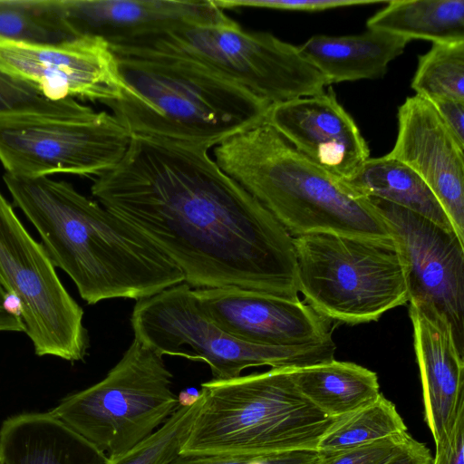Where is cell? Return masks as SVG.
Returning <instances> with one entry per match:
<instances>
[{
    "label": "cell",
    "mask_w": 464,
    "mask_h": 464,
    "mask_svg": "<svg viewBox=\"0 0 464 464\" xmlns=\"http://www.w3.org/2000/svg\"><path fill=\"white\" fill-rule=\"evenodd\" d=\"M432 459L429 448L411 437L403 448L385 464H432Z\"/></svg>",
    "instance_id": "obj_35"
},
{
    "label": "cell",
    "mask_w": 464,
    "mask_h": 464,
    "mask_svg": "<svg viewBox=\"0 0 464 464\" xmlns=\"http://www.w3.org/2000/svg\"><path fill=\"white\" fill-rule=\"evenodd\" d=\"M435 445L432 464H464V412L459 416L453 428Z\"/></svg>",
    "instance_id": "obj_31"
},
{
    "label": "cell",
    "mask_w": 464,
    "mask_h": 464,
    "mask_svg": "<svg viewBox=\"0 0 464 464\" xmlns=\"http://www.w3.org/2000/svg\"><path fill=\"white\" fill-rule=\"evenodd\" d=\"M131 135L107 111L89 117L0 120V162L6 173L99 176L123 157Z\"/></svg>",
    "instance_id": "obj_11"
},
{
    "label": "cell",
    "mask_w": 464,
    "mask_h": 464,
    "mask_svg": "<svg viewBox=\"0 0 464 464\" xmlns=\"http://www.w3.org/2000/svg\"><path fill=\"white\" fill-rule=\"evenodd\" d=\"M0 464H2V462L0 461Z\"/></svg>",
    "instance_id": "obj_36"
},
{
    "label": "cell",
    "mask_w": 464,
    "mask_h": 464,
    "mask_svg": "<svg viewBox=\"0 0 464 464\" xmlns=\"http://www.w3.org/2000/svg\"><path fill=\"white\" fill-rule=\"evenodd\" d=\"M291 369L201 383L203 403L180 454L260 458L317 451L335 419L300 392Z\"/></svg>",
    "instance_id": "obj_5"
},
{
    "label": "cell",
    "mask_w": 464,
    "mask_h": 464,
    "mask_svg": "<svg viewBox=\"0 0 464 464\" xmlns=\"http://www.w3.org/2000/svg\"><path fill=\"white\" fill-rule=\"evenodd\" d=\"M364 198L384 219L395 240L409 302L444 315L464 354V242L454 231L423 216L375 197Z\"/></svg>",
    "instance_id": "obj_12"
},
{
    "label": "cell",
    "mask_w": 464,
    "mask_h": 464,
    "mask_svg": "<svg viewBox=\"0 0 464 464\" xmlns=\"http://www.w3.org/2000/svg\"><path fill=\"white\" fill-rule=\"evenodd\" d=\"M414 347L422 385L424 420L434 442L464 412V354L447 318L432 307L410 303Z\"/></svg>",
    "instance_id": "obj_18"
},
{
    "label": "cell",
    "mask_w": 464,
    "mask_h": 464,
    "mask_svg": "<svg viewBox=\"0 0 464 464\" xmlns=\"http://www.w3.org/2000/svg\"><path fill=\"white\" fill-rule=\"evenodd\" d=\"M72 39L57 0H0V40L56 44Z\"/></svg>",
    "instance_id": "obj_25"
},
{
    "label": "cell",
    "mask_w": 464,
    "mask_h": 464,
    "mask_svg": "<svg viewBox=\"0 0 464 464\" xmlns=\"http://www.w3.org/2000/svg\"><path fill=\"white\" fill-rule=\"evenodd\" d=\"M74 99H52L33 83L0 69V120L30 116L78 118L95 113Z\"/></svg>",
    "instance_id": "obj_28"
},
{
    "label": "cell",
    "mask_w": 464,
    "mask_h": 464,
    "mask_svg": "<svg viewBox=\"0 0 464 464\" xmlns=\"http://www.w3.org/2000/svg\"><path fill=\"white\" fill-rule=\"evenodd\" d=\"M262 458L179 453L169 464H261Z\"/></svg>",
    "instance_id": "obj_33"
},
{
    "label": "cell",
    "mask_w": 464,
    "mask_h": 464,
    "mask_svg": "<svg viewBox=\"0 0 464 464\" xmlns=\"http://www.w3.org/2000/svg\"><path fill=\"white\" fill-rule=\"evenodd\" d=\"M411 41L368 30L344 36L314 35L298 46L302 56L332 83L382 77Z\"/></svg>",
    "instance_id": "obj_20"
},
{
    "label": "cell",
    "mask_w": 464,
    "mask_h": 464,
    "mask_svg": "<svg viewBox=\"0 0 464 464\" xmlns=\"http://www.w3.org/2000/svg\"><path fill=\"white\" fill-rule=\"evenodd\" d=\"M386 155L424 180L464 242V150L428 100L413 95L399 107L396 140Z\"/></svg>",
    "instance_id": "obj_16"
},
{
    "label": "cell",
    "mask_w": 464,
    "mask_h": 464,
    "mask_svg": "<svg viewBox=\"0 0 464 464\" xmlns=\"http://www.w3.org/2000/svg\"><path fill=\"white\" fill-rule=\"evenodd\" d=\"M111 49L123 92L106 105L130 135L210 149L266 122L270 104L195 61L146 50Z\"/></svg>",
    "instance_id": "obj_3"
},
{
    "label": "cell",
    "mask_w": 464,
    "mask_h": 464,
    "mask_svg": "<svg viewBox=\"0 0 464 464\" xmlns=\"http://www.w3.org/2000/svg\"><path fill=\"white\" fill-rule=\"evenodd\" d=\"M429 102L458 145L464 150V102L445 98Z\"/></svg>",
    "instance_id": "obj_32"
},
{
    "label": "cell",
    "mask_w": 464,
    "mask_h": 464,
    "mask_svg": "<svg viewBox=\"0 0 464 464\" xmlns=\"http://www.w3.org/2000/svg\"><path fill=\"white\" fill-rule=\"evenodd\" d=\"M214 157L293 237L314 232L392 237L366 198L351 193L266 122L226 139L214 147Z\"/></svg>",
    "instance_id": "obj_4"
},
{
    "label": "cell",
    "mask_w": 464,
    "mask_h": 464,
    "mask_svg": "<svg viewBox=\"0 0 464 464\" xmlns=\"http://www.w3.org/2000/svg\"><path fill=\"white\" fill-rule=\"evenodd\" d=\"M111 47L195 61L270 105L322 93L329 86L298 46L270 33L246 31L233 19L218 24L184 25Z\"/></svg>",
    "instance_id": "obj_7"
},
{
    "label": "cell",
    "mask_w": 464,
    "mask_h": 464,
    "mask_svg": "<svg viewBox=\"0 0 464 464\" xmlns=\"http://www.w3.org/2000/svg\"><path fill=\"white\" fill-rule=\"evenodd\" d=\"M341 182L354 196L386 200L454 231L424 180L409 166L387 155L369 158L351 179Z\"/></svg>",
    "instance_id": "obj_22"
},
{
    "label": "cell",
    "mask_w": 464,
    "mask_h": 464,
    "mask_svg": "<svg viewBox=\"0 0 464 464\" xmlns=\"http://www.w3.org/2000/svg\"><path fill=\"white\" fill-rule=\"evenodd\" d=\"M0 282L14 301L37 356L84 360L90 339L83 310L62 283L42 243L1 192Z\"/></svg>",
    "instance_id": "obj_10"
},
{
    "label": "cell",
    "mask_w": 464,
    "mask_h": 464,
    "mask_svg": "<svg viewBox=\"0 0 464 464\" xmlns=\"http://www.w3.org/2000/svg\"><path fill=\"white\" fill-rule=\"evenodd\" d=\"M163 356L133 339L99 382L63 397L49 412L110 459L160 429L178 409Z\"/></svg>",
    "instance_id": "obj_8"
},
{
    "label": "cell",
    "mask_w": 464,
    "mask_h": 464,
    "mask_svg": "<svg viewBox=\"0 0 464 464\" xmlns=\"http://www.w3.org/2000/svg\"><path fill=\"white\" fill-rule=\"evenodd\" d=\"M411 437L406 433L333 453H319L314 464H385L403 448Z\"/></svg>",
    "instance_id": "obj_29"
},
{
    "label": "cell",
    "mask_w": 464,
    "mask_h": 464,
    "mask_svg": "<svg viewBox=\"0 0 464 464\" xmlns=\"http://www.w3.org/2000/svg\"><path fill=\"white\" fill-rule=\"evenodd\" d=\"M300 392L326 416L337 419L381 394L377 374L361 365L339 362L291 369Z\"/></svg>",
    "instance_id": "obj_21"
},
{
    "label": "cell",
    "mask_w": 464,
    "mask_h": 464,
    "mask_svg": "<svg viewBox=\"0 0 464 464\" xmlns=\"http://www.w3.org/2000/svg\"><path fill=\"white\" fill-rule=\"evenodd\" d=\"M266 122L339 181L351 179L370 158L367 142L332 88L271 105Z\"/></svg>",
    "instance_id": "obj_15"
},
{
    "label": "cell",
    "mask_w": 464,
    "mask_h": 464,
    "mask_svg": "<svg viewBox=\"0 0 464 464\" xmlns=\"http://www.w3.org/2000/svg\"><path fill=\"white\" fill-rule=\"evenodd\" d=\"M368 30H376L411 41L433 43L464 40V0L388 1L371 16Z\"/></svg>",
    "instance_id": "obj_23"
},
{
    "label": "cell",
    "mask_w": 464,
    "mask_h": 464,
    "mask_svg": "<svg viewBox=\"0 0 464 464\" xmlns=\"http://www.w3.org/2000/svg\"><path fill=\"white\" fill-rule=\"evenodd\" d=\"M108 456L48 412H22L0 426L2 464H108Z\"/></svg>",
    "instance_id": "obj_19"
},
{
    "label": "cell",
    "mask_w": 464,
    "mask_h": 464,
    "mask_svg": "<svg viewBox=\"0 0 464 464\" xmlns=\"http://www.w3.org/2000/svg\"><path fill=\"white\" fill-rule=\"evenodd\" d=\"M75 38L93 37L109 46L184 25L232 20L212 0H57Z\"/></svg>",
    "instance_id": "obj_17"
},
{
    "label": "cell",
    "mask_w": 464,
    "mask_h": 464,
    "mask_svg": "<svg viewBox=\"0 0 464 464\" xmlns=\"http://www.w3.org/2000/svg\"><path fill=\"white\" fill-rule=\"evenodd\" d=\"M4 182L55 267L88 304L150 297L185 282L179 266L146 235L70 183L6 173Z\"/></svg>",
    "instance_id": "obj_2"
},
{
    "label": "cell",
    "mask_w": 464,
    "mask_h": 464,
    "mask_svg": "<svg viewBox=\"0 0 464 464\" xmlns=\"http://www.w3.org/2000/svg\"><path fill=\"white\" fill-rule=\"evenodd\" d=\"M408 433L393 402L380 394L372 402L339 417L317 444L320 454L355 448Z\"/></svg>",
    "instance_id": "obj_24"
},
{
    "label": "cell",
    "mask_w": 464,
    "mask_h": 464,
    "mask_svg": "<svg viewBox=\"0 0 464 464\" xmlns=\"http://www.w3.org/2000/svg\"><path fill=\"white\" fill-rule=\"evenodd\" d=\"M203 403L199 392L180 401L171 417L153 434L108 464H169L181 451Z\"/></svg>",
    "instance_id": "obj_27"
},
{
    "label": "cell",
    "mask_w": 464,
    "mask_h": 464,
    "mask_svg": "<svg viewBox=\"0 0 464 464\" xmlns=\"http://www.w3.org/2000/svg\"><path fill=\"white\" fill-rule=\"evenodd\" d=\"M222 9L265 8L284 11L319 12L353 5L382 3L378 0H212Z\"/></svg>",
    "instance_id": "obj_30"
},
{
    "label": "cell",
    "mask_w": 464,
    "mask_h": 464,
    "mask_svg": "<svg viewBox=\"0 0 464 464\" xmlns=\"http://www.w3.org/2000/svg\"><path fill=\"white\" fill-rule=\"evenodd\" d=\"M411 86L415 95L428 101L464 102V40L433 43L419 57Z\"/></svg>",
    "instance_id": "obj_26"
},
{
    "label": "cell",
    "mask_w": 464,
    "mask_h": 464,
    "mask_svg": "<svg viewBox=\"0 0 464 464\" xmlns=\"http://www.w3.org/2000/svg\"><path fill=\"white\" fill-rule=\"evenodd\" d=\"M193 293L218 327L249 343L297 346L333 338L331 321L300 300L236 287L198 288Z\"/></svg>",
    "instance_id": "obj_14"
},
{
    "label": "cell",
    "mask_w": 464,
    "mask_h": 464,
    "mask_svg": "<svg viewBox=\"0 0 464 464\" xmlns=\"http://www.w3.org/2000/svg\"><path fill=\"white\" fill-rule=\"evenodd\" d=\"M0 332H25L14 300L0 282Z\"/></svg>",
    "instance_id": "obj_34"
},
{
    "label": "cell",
    "mask_w": 464,
    "mask_h": 464,
    "mask_svg": "<svg viewBox=\"0 0 464 464\" xmlns=\"http://www.w3.org/2000/svg\"><path fill=\"white\" fill-rule=\"evenodd\" d=\"M0 69L33 83L52 99L76 97L107 104L122 97L115 54L99 38L56 44L0 40Z\"/></svg>",
    "instance_id": "obj_13"
},
{
    "label": "cell",
    "mask_w": 464,
    "mask_h": 464,
    "mask_svg": "<svg viewBox=\"0 0 464 464\" xmlns=\"http://www.w3.org/2000/svg\"><path fill=\"white\" fill-rule=\"evenodd\" d=\"M134 339L164 356L206 362L213 380H230L250 367L302 368L334 359L333 339L297 346L253 344L230 335L203 311L182 283L136 302L130 316Z\"/></svg>",
    "instance_id": "obj_9"
},
{
    "label": "cell",
    "mask_w": 464,
    "mask_h": 464,
    "mask_svg": "<svg viewBox=\"0 0 464 464\" xmlns=\"http://www.w3.org/2000/svg\"><path fill=\"white\" fill-rule=\"evenodd\" d=\"M196 144L131 135L92 185L146 235L191 288L236 287L298 301L293 237Z\"/></svg>",
    "instance_id": "obj_1"
},
{
    "label": "cell",
    "mask_w": 464,
    "mask_h": 464,
    "mask_svg": "<svg viewBox=\"0 0 464 464\" xmlns=\"http://www.w3.org/2000/svg\"><path fill=\"white\" fill-rule=\"evenodd\" d=\"M298 290L330 321H377L409 302L403 264L392 237L314 232L293 237Z\"/></svg>",
    "instance_id": "obj_6"
}]
</instances>
